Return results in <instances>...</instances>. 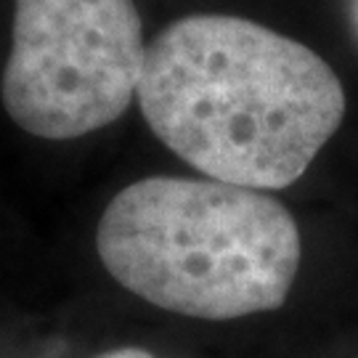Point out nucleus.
Here are the masks:
<instances>
[{"label":"nucleus","mask_w":358,"mask_h":358,"mask_svg":"<svg viewBox=\"0 0 358 358\" xmlns=\"http://www.w3.org/2000/svg\"><path fill=\"white\" fill-rule=\"evenodd\" d=\"M103 268L152 306L229 321L284 306L300 271V229L268 194L213 178L152 176L106 205Z\"/></svg>","instance_id":"obj_2"},{"label":"nucleus","mask_w":358,"mask_h":358,"mask_svg":"<svg viewBox=\"0 0 358 358\" xmlns=\"http://www.w3.org/2000/svg\"><path fill=\"white\" fill-rule=\"evenodd\" d=\"M136 99L183 162L255 192L292 186L345 117L343 83L319 53L226 13L157 32Z\"/></svg>","instance_id":"obj_1"},{"label":"nucleus","mask_w":358,"mask_h":358,"mask_svg":"<svg viewBox=\"0 0 358 358\" xmlns=\"http://www.w3.org/2000/svg\"><path fill=\"white\" fill-rule=\"evenodd\" d=\"M146 48L133 0H13L3 106L29 136L83 138L128 112Z\"/></svg>","instance_id":"obj_3"},{"label":"nucleus","mask_w":358,"mask_h":358,"mask_svg":"<svg viewBox=\"0 0 358 358\" xmlns=\"http://www.w3.org/2000/svg\"><path fill=\"white\" fill-rule=\"evenodd\" d=\"M96 358H157V356H152L143 348H115V350H106V353H101V356Z\"/></svg>","instance_id":"obj_4"}]
</instances>
